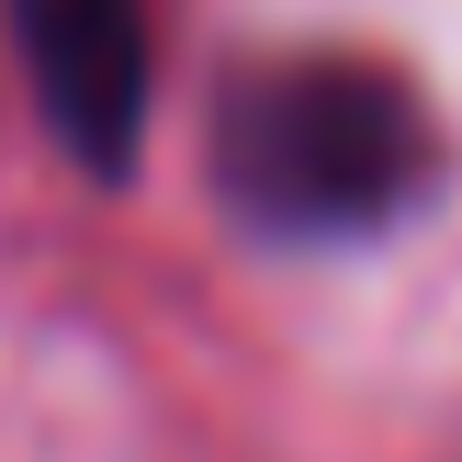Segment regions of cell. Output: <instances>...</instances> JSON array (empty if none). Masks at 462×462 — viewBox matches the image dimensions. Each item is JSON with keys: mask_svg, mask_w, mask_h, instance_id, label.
<instances>
[{"mask_svg": "<svg viewBox=\"0 0 462 462\" xmlns=\"http://www.w3.org/2000/svg\"><path fill=\"white\" fill-rule=\"evenodd\" d=\"M215 180L260 237H373L440 180L429 102L373 57H271L215 113Z\"/></svg>", "mask_w": 462, "mask_h": 462, "instance_id": "obj_1", "label": "cell"}, {"mask_svg": "<svg viewBox=\"0 0 462 462\" xmlns=\"http://www.w3.org/2000/svg\"><path fill=\"white\" fill-rule=\"evenodd\" d=\"M12 57L57 147L90 180H125L147 147V0H12Z\"/></svg>", "mask_w": 462, "mask_h": 462, "instance_id": "obj_2", "label": "cell"}]
</instances>
